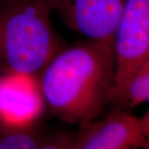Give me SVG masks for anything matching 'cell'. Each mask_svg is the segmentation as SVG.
Masks as SVG:
<instances>
[{"mask_svg":"<svg viewBox=\"0 0 149 149\" xmlns=\"http://www.w3.org/2000/svg\"><path fill=\"white\" fill-rule=\"evenodd\" d=\"M44 107L36 77L0 74V127L23 128L37 125Z\"/></svg>","mask_w":149,"mask_h":149,"instance_id":"obj_5","label":"cell"},{"mask_svg":"<svg viewBox=\"0 0 149 149\" xmlns=\"http://www.w3.org/2000/svg\"><path fill=\"white\" fill-rule=\"evenodd\" d=\"M70 30L100 42H113L126 0H47Z\"/></svg>","mask_w":149,"mask_h":149,"instance_id":"obj_4","label":"cell"},{"mask_svg":"<svg viewBox=\"0 0 149 149\" xmlns=\"http://www.w3.org/2000/svg\"><path fill=\"white\" fill-rule=\"evenodd\" d=\"M37 149H74V135L65 132L44 135Z\"/></svg>","mask_w":149,"mask_h":149,"instance_id":"obj_9","label":"cell"},{"mask_svg":"<svg viewBox=\"0 0 149 149\" xmlns=\"http://www.w3.org/2000/svg\"><path fill=\"white\" fill-rule=\"evenodd\" d=\"M139 120L143 135L146 139L149 141V106L141 118H139Z\"/></svg>","mask_w":149,"mask_h":149,"instance_id":"obj_10","label":"cell"},{"mask_svg":"<svg viewBox=\"0 0 149 149\" xmlns=\"http://www.w3.org/2000/svg\"><path fill=\"white\" fill-rule=\"evenodd\" d=\"M43 136L38 124L23 128L0 127V149H37Z\"/></svg>","mask_w":149,"mask_h":149,"instance_id":"obj_8","label":"cell"},{"mask_svg":"<svg viewBox=\"0 0 149 149\" xmlns=\"http://www.w3.org/2000/svg\"><path fill=\"white\" fill-rule=\"evenodd\" d=\"M4 1H5V0H0V3H3V2H4Z\"/></svg>","mask_w":149,"mask_h":149,"instance_id":"obj_12","label":"cell"},{"mask_svg":"<svg viewBox=\"0 0 149 149\" xmlns=\"http://www.w3.org/2000/svg\"><path fill=\"white\" fill-rule=\"evenodd\" d=\"M47 0L0 3V74L37 77L65 47L52 22Z\"/></svg>","mask_w":149,"mask_h":149,"instance_id":"obj_2","label":"cell"},{"mask_svg":"<svg viewBox=\"0 0 149 149\" xmlns=\"http://www.w3.org/2000/svg\"><path fill=\"white\" fill-rule=\"evenodd\" d=\"M143 149H149V141L146 143V144L143 147Z\"/></svg>","mask_w":149,"mask_h":149,"instance_id":"obj_11","label":"cell"},{"mask_svg":"<svg viewBox=\"0 0 149 149\" xmlns=\"http://www.w3.org/2000/svg\"><path fill=\"white\" fill-rule=\"evenodd\" d=\"M114 69L113 44L85 39L61 48L36 78L45 106L83 126L111 102Z\"/></svg>","mask_w":149,"mask_h":149,"instance_id":"obj_1","label":"cell"},{"mask_svg":"<svg viewBox=\"0 0 149 149\" xmlns=\"http://www.w3.org/2000/svg\"><path fill=\"white\" fill-rule=\"evenodd\" d=\"M146 102L149 103V58L133 72L113 103L133 108Z\"/></svg>","mask_w":149,"mask_h":149,"instance_id":"obj_7","label":"cell"},{"mask_svg":"<svg viewBox=\"0 0 149 149\" xmlns=\"http://www.w3.org/2000/svg\"><path fill=\"white\" fill-rule=\"evenodd\" d=\"M114 84L111 102L149 58V0H126L113 38Z\"/></svg>","mask_w":149,"mask_h":149,"instance_id":"obj_3","label":"cell"},{"mask_svg":"<svg viewBox=\"0 0 149 149\" xmlns=\"http://www.w3.org/2000/svg\"><path fill=\"white\" fill-rule=\"evenodd\" d=\"M82 127L74 135V149H139L148 142L139 118L124 110H115Z\"/></svg>","mask_w":149,"mask_h":149,"instance_id":"obj_6","label":"cell"}]
</instances>
